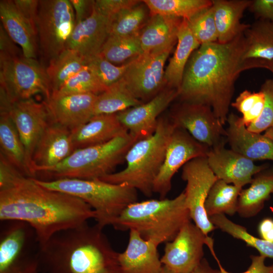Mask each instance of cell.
Segmentation results:
<instances>
[{
    "label": "cell",
    "mask_w": 273,
    "mask_h": 273,
    "mask_svg": "<svg viewBox=\"0 0 273 273\" xmlns=\"http://www.w3.org/2000/svg\"><path fill=\"white\" fill-rule=\"evenodd\" d=\"M128 62L116 66L100 54L86 59V65L89 71L107 88L122 79Z\"/></svg>",
    "instance_id": "obj_39"
},
{
    "label": "cell",
    "mask_w": 273,
    "mask_h": 273,
    "mask_svg": "<svg viewBox=\"0 0 273 273\" xmlns=\"http://www.w3.org/2000/svg\"><path fill=\"white\" fill-rule=\"evenodd\" d=\"M214 18L217 32V41L226 43L244 33L249 24L241 23L245 10L251 0H213Z\"/></svg>",
    "instance_id": "obj_28"
},
{
    "label": "cell",
    "mask_w": 273,
    "mask_h": 273,
    "mask_svg": "<svg viewBox=\"0 0 273 273\" xmlns=\"http://www.w3.org/2000/svg\"><path fill=\"white\" fill-rule=\"evenodd\" d=\"M1 110L12 119L23 144L29 176L34 178L32 158L36 145L43 130L51 121L45 101L39 103L33 98L13 100L0 90Z\"/></svg>",
    "instance_id": "obj_11"
},
{
    "label": "cell",
    "mask_w": 273,
    "mask_h": 273,
    "mask_svg": "<svg viewBox=\"0 0 273 273\" xmlns=\"http://www.w3.org/2000/svg\"><path fill=\"white\" fill-rule=\"evenodd\" d=\"M158 246L143 239L136 231L130 230L126 248L118 254L122 273H160L163 264Z\"/></svg>",
    "instance_id": "obj_23"
},
{
    "label": "cell",
    "mask_w": 273,
    "mask_h": 273,
    "mask_svg": "<svg viewBox=\"0 0 273 273\" xmlns=\"http://www.w3.org/2000/svg\"><path fill=\"white\" fill-rule=\"evenodd\" d=\"M264 134L273 142V126L266 130Z\"/></svg>",
    "instance_id": "obj_52"
},
{
    "label": "cell",
    "mask_w": 273,
    "mask_h": 273,
    "mask_svg": "<svg viewBox=\"0 0 273 273\" xmlns=\"http://www.w3.org/2000/svg\"><path fill=\"white\" fill-rule=\"evenodd\" d=\"M177 47L164 71L167 87L179 89L187 63L200 44L193 34L188 20L183 19L177 33Z\"/></svg>",
    "instance_id": "obj_29"
},
{
    "label": "cell",
    "mask_w": 273,
    "mask_h": 273,
    "mask_svg": "<svg viewBox=\"0 0 273 273\" xmlns=\"http://www.w3.org/2000/svg\"><path fill=\"white\" fill-rule=\"evenodd\" d=\"M97 95L94 94L53 95L45 100L51 120L72 131L94 116Z\"/></svg>",
    "instance_id": "obj_20"
},
{
    "label": "cell",
    "mask_w": 273,
    "mask_h": 273,
    "mask_svg": "<svg viewBox=\"0 0 273 273\" xmlns=\"http://www.w3.org/2000/svg\"><path fill=\"white\" fill-rule=\"evenodd\" d=\"M171 51L145 52L129 61L120 81L135 98L148 102L167 87L164 67Z\"/></svg>",
    "instance_id": "obj_12"
},
{
    "label": "cell",
    "mask_w": 273,
    "mask_h": 273,
    "mask_svg": "<svg viewBox=\"0 0 273 273\" xmlns=\"http://www.w3.org/2000/svg\"><path fill=\"white\" fill-rule=\"evenodd\" d=\"M249 8L260 19L273 24V0L252 1Z\"/></svg>",
    "instance_id": "obj_47"
},
{
    "label": "cell",
    "mask_w": 273,
    "mask_h": 273,
    "mask_svg": "<svg viewBox=\"0 0 273 273\" xmlns=\"http://www.w3.org/2000/svg\"><path fill=\"white\" fill-rule=\"evenodd\" d=\"M95 217L94 210L80 199L46 189L23 174L0 188L1 221L27 223L40 245L56 233Z\"/></svg>",
    "instance_id": "obj_1"
},
{
    "label": "cell",
    "mask_w": 273,
    "mask_h": 273,
    "mask_svg": "<svg viewBox=\"0 0 273 273\" xmlns=\"http://www.w3.org/2000/svg\"><path fill=\"white\" fill-rule=\"evenodd\" d=\"M169 117L177 127L186 130L195 140L210 148L227 143L226 129L208 106L181 102Z\"/></svg>",
    "instance_id": "obj_15"
},
{
    "label": "cell",
    "mask_w": 273,
    "mask_h": 273,
    "mask_svg": "<svg viewBox=\"0 0 273 273\" xmlns=\"http://www.w3.org/2000/svg\"><path fill=\"white\" fill-rule=\"evenodd\" d=\"M270 63H271V64H273V60L271 62H269Z\"/></svg>",
    "instance_id": "obj_55"
},
{
    "label": "cell",
    "mask_w": 273,
    "mask_h": 273,
    "mask_svg": "<svg viewBox=\"0 0 273 273\" xmlns=\"http://www.w3.org/2000/svg\"><path fill=\"white\" fill-rule=\"evenodd\" d=\"M103 229L86 222L54 234L40 245L39 273H122Z\"/></svg>",
    "instance_id": "obj_3"
},
{
    "label": "cell",
    "mask_w": 273,
    "mask_h": 273,
    "mask_svg": "<svg viewBox=\"0 0 273 273\" xmlns=\"http://www.w3.org/2000/svg\"><path fill=\"white\" fill-rule=\"evenodd\" d=\"M189 273H220L219 269L213 268L205 258L200 264Z\"/></svg>",
    "instance_id": "obj_51"
},
{
    "label": "cell",
    "mask_w": 273,
    "mask_h": 273,
    "mask_svg": "<svg viewBox=\"0 0 273 273\" xmlns=\"http://www.w3.org/2000/svg\"><path fill=\"white\" fill-rule=\"evenodd\" d=\"M75 25L74 12L70 1H39L37 36L42 54L50 61L66 49Z\"/></svg>",
    "instance_id": "obj_10"
},
{
    "label": "cell",
    "mask_w": 273,
    "mask_h": 273,
    "mask_svg": "<svg viewBox=\"0 0 273 273\" xmlns=\"http://www.w3.org/2000/svg\"><path fill=\"white\" fill-rule=\"evenodd\" d=\"M135 142L128 133L102 144L76 149L62 162L41 173L51 180L99 179L113 173L125 160L126 153Z\"/></svg>",
    "instance_id": "obj_7"
},
{
    "label": "cell",
    "mask_w": 273,
    "mask_h": 273,
    "mask_svg": "<svg viewBox=\"0 0 273 273\" xmlns=\"http://www.w3.org/2000/svg\"><path fill=\"white\" fill-rule=\"evenodd\" d=\"M40 248L37 234L29 224L1 221L0 273H39Z\"/></svg>",
    "instance_id": "obj_8"
},
{
    "label": "cell",
    "mask_w": 273,
    "mask_h": 273,
    "mask_svg": "<svg viewBox=\"0 0 273 273\" xmlns=\"http://www.w3.org/2000/svg\"><path fill=\"white\" fill-rule=\"evenodd\" d=\"M0 147V154L23 174L29 177L26 165L25 151L18 132L9 114L1 110Z\"/></svg>",
    "instance_id": "obj_31"
},
{
    "label": "cell",
    "mask_w": 273,
    "mask_h": 273,
    "mask_svg": "<svg viewBox=\"0 0 273 273\" xmlns=\"http://www.w3.org/2000/svg\"><path fill=\"white\" fill-rule=\"evenodd\" d=\"M143 103L135 98L120 80L97 95L94 114H111Z\"/></svg>",
    "instance_id": "obj_34"
},
{
    "label": "cell",
    "mask_w": 273,
    "mask_h": 273,
    "mask_svg": "<svg viewBox=\"0 0 273 273\" xmlns=\"http://www.w3.org/2000/svg\"><path fill=\"white\" fill-rule=\"evenodd\" d=\"M244 35L243 61L251 63L254 68H265L273 60V24L259 19L250 25Z\"/></svg>",
    "instance_id": "obj_27"
},
{
    "label": "cell",
    "mask_w": 273,
    "mask_h": 273,
    "mask_svg": "<svg viewBox=\"0 0 273 273\" xmlns=\"http://www.w3.org/2000/svg\"><path fill=\"white\" fill-rule=\"evenodd\" d=\"M160 273H174V272L172 271L171 270H170L169 268L166 267V266L163 265L162 269Z\"/></svg>",
    "instance_id": "obj_53"
},
{
    "label": "cell",
    "mask_w": 273,
    "mask_h": 273,
    "mask_svg": "<svg viewBox=\"0 0 273 273\" xmlns=\"http://www.w3.org/2000/svg\"><path fill=\"white\" fill-rule=\"evenodd\" d=\"M14 3L22 16L36 31V22L39 1L14 0Z\"/></svg>",
    "instance_id": "obj_46"
},
{
    "label": "cell",
    "mask_w": 273,
    "mask_h": 273,
    "mask_svg": "<svg viewBox=\"0 0 273 273\" xmlns=\"http://www.w3.org/2000/svg\"><path fill=\"white\" fill-rule=\"evenodd\" d=\"M107 89L86 66L67 81L51 96L87 93L98 95Z\"/></svg>",
    "instance_id": "obj_41"
},
{
    "label": "cell",
    "mask_w": 273,
    "mask_h": 273,
    "mask_svg": "<svg viewBox=\"0 0 273 273\" xmlns=\"http://www.w3.org/2000/svg\"><path fill=\"white\" fill-rule=\"evenodd\" d=\"M258 232L260 238L273 242V219L270 217L263 218L258 224Z\"/></svg>",
    "instance_id": "obj_50"
},
{
    "label": "cell",
    "mask_w": 273,
    "mask_h": 273,
    "mask_svg": "<svg viewBox=\"0 0 273 273\" xmlns=\"http://www.w3.org/2000/svg\"><path fill=\"white\" fill-rule=\"evenodd\" d=\"M183 19L152 15L140 33L143 53L172 50L177 40V33Z\"/></svg>",
    "instance_id": "obj_26"
},
{
    "label": "cell",
    "mask_w": 273,
    "mask_h": 273,
    "mask_svg": "<svg viewBox=\"0 0 273 273\" xmlns=\"http://www.w3.org/2000/svg\"><path fill=\"white\" fill-rule=\"evenodd\" d=\"M152 15H161L189 20L212 5L210 0H144Z\"/></svg>",
    "instance_id": "obj_35"
},
{
    "label": "cell",
    "mask_w": 273,
    "mask_h": 273,
    "mask_svg": "<svg viewBox=\"0 0 273 273\" xmlns=\"http://www.w3.org/2000/svg\"><path fill=\"white\" fill-rule=\"evenodd\" d=\"M264 103L265 95L262 90L255 92L246 89L241 92L231 105L242 114V120L248 127L260 116Z\"/></svg>",
    "instance_id": "obj_40"
},
{
    "label": "cell",
    "mask_w": 273,
    "mask_h": 273,
    "mask_svg": "<svg viewBox=\"0 0 273 273\" xmlns=\"http://www.w3.org/2000/svg\"><path fill=\"white\" fill-rule=\"evenodd\" d=\"M245 37L203 44L191 55L179 89L181 102L210 107L222 125L226 123L235 81L243 71L253 68L243 60Z\"/></svg>",
    "instance_id": "obj_2"
},
{
    "label": "cell",
    "mask_w": 273,
    "mask_h": 273,
    "mask_svg": "<svg viewBox=\"0 0 273 273\" xmlns=\"http://www.w3.org/2000/svg\"><path fill=\"white\" fill-rule=\"evenodd\" d=\"M214 243L208 245L213 257L216 259L218 265L220 273H232L226 270L220 264L215 255L213 248ZM251 264L247 270L241 273H273V264L266 265L265 264V257L260 255H251Z\"/></svg>",
    "instance_id": "obj_45"
},
{
    "label": "cell",
    "mask_w": 273,
    "mask_h": 273,
    "mask_svg": "<svg viewBox=\"0 0 273 273\" xmlns=\"http://www.w3.org/2000/svg\"><path fill=\"white\" fill-rule=\"evenodd\" d=\"M181 176L187 183L184 192L190 218L208 236L216 228L206 214L205 203L218 178L210 168L206 157L196 158L185 164L182 167Z\"/></svg>",
    "instance_id": "obj_13"
},
{
    "label": "cell",
    "mask_w": 273,
    "mask_h": 273,
    "mask_svg": "<svg viewBox=\"0 0 273 273\" xmlns=\"http://www.w3.org/2000/svg\"><path fill=\"white\" fill-rule=\"evenodd\" d=\"M0 89L13 100L42 94L47 101L52 95L46 69L35 59L23 55L0 54Z\"/></svg>",
    "instance_id": "obj_9"
},
{
    "label": "cell",
    "mask_w": 273,
    "mask_h": 273,
    "mask_svg": "<svg viewBox=\"0 0 273 273\" xmlns=\"http://www.w3.org/2000/svg\"><path fill=\"white\" fill-rule=\"evenodd\" d=\"M224 146L210 148L206 157L210 168L218 179L243 188L251 184L256 174L268 167L266 164L256 165Z\"/></svg>",
    "instance_id": "obj_19"
},
{
    "label": "cell",
    "mask_w": 273,
    "mask_h": 273,
    "mask_svg": "<svg viewBox=\"0 0 273 273\" xmlns=\"http://www.w3.org/2000/svg\"><path fill=\"white\" fill-rule=\"evenodd\" d=\"M187 20L193 34L200 45L217 41V32L212 5Z\"/></svg>",
    "instance_id": "obj_42"
},
{
    "label": "cell",
    "mask_w": 273,
    "mask_h": 273,
    "mask_svg": "<svg viewBox=\"0 0 273 273\" xmlns=\"http://www.w3.org/2000/svg\"><path fill=\"white\" fill-rule=\"evenodd\" d=\"M177 126L170 117H159L155 132L136 141L126 154V167L99 179L113 184L125 183L151 197L163 162L169 139Z\"/></svg>",
    "instance_id": "obj_5"
},
{
    "label": "cell",
    "mask_w": 273,
    "mask_h": 273,
    "mask_svg": "<svg viewBox=\"0 0 273 273\" xmlns=\"http://www.w3.org/2000/svg\"><path fill=\"white\" fill-rule=\"evenodd\" d=\"M178 95V89L166 87L149 101L118 112L117 117L136 142L155 132L159 115Z\"/></svg>",
    "instance_id": "obj_17"
},
{
    "label": "cell",
    "mask_w": 273,
    "mask_h": 273,
    "mask_svg": "<svg viewBox=\"0 0 273 273\" xmlns=\"http://www.w3.org/2000/svg\"><path fill=\"white\" fill-rule=\"evenodd\" d=\"M86 66L85 58L77 51L67 48L50 60L46 72L52 94Z\"/></svg>",
    "instance_id": "obj_32"
},
{
    "label": "cell",
    "mask_w": 273,
    "mask_h": 273,
    "mask_svg": "<svg viewBox=\"0 0 273 273\" xmlns=\"http://www.w3.org/2000/svg\"><path fill=\"white\" fill-rule=\"evenodd\" d=\"M242 189L217 179L212 186L205 203L208 216L234 215L237 212L238 199Z\"/></svg>",
    "instance_id": "obj_33"
},
{
    "label": "cell",
    "mask_w": 273,
    "mask_h": 273,
    "mask_svg": "<svg viewBox=\"0 0 273 273\" xmlns=\"http://www.w3.org/2000/svg\"><path fill=\"white\" fill-rule=\"evenodd\" d=\"M75 150L71 131L51 120L40 135L33 152L31 165L34 178L37 173L62 162Z\"/></svg>",
    "instance_id": "obj_18"
},
{
    "label": "cell",
    "mask_w": 273,
    "mask_h": 273,
    "mask_svg": "<svg viewBox=\"0 0 273 273\" xmlns=\"http://www.w3.org/2000/svg\"><path fill=\"white\" fill-rule=\"evenodd\" d=\"M0 52L6 55H18L19 51L14 41L11 38L3 26L0 28Z\"/></svg>",
    "instance_id": "obj_49"
},
{
    "label": "cell",
    "mask_w": 273,
    "mask_h": 273,
    "mask_svg": "<svg viewBox=\"0 0 273 273\" xmlns=\"http://www.w3.org/2000/svg\"><path fill=\"white\" fill-rule=\"evenodd\" d=\"M142 1L137 0H97L94 8L101 14L111 18L121 11L134 7Z\"/></svg>",
    "instance_id": "obj_44"
},
{
    "label": "cell",
    "mask_w": 273,
    "mask_h": 273,
    "mask_svg": "<svg viewBox=\"0 0 273 273\" xmlns=\"http://www.w3.org/2000/svg\"><path fill=\"white\" fill-rule=\"evenodd\" d=\"M226 123V142L233 151L254 161H273V142L264 134L248 130L241 117L229 114Z\"/></svg>",
    "instance_id": "obj_21"
},
{
    "label": "cell",
    "mask_w": 273,
    "mask_h": 273,
    "mask_svg": "<svg viewBox=\"0 0 273 273\" xmlns=\"http://www.w3.org/2000/svg\"><path fill=\"white\" fill-rule=\"evenodd\" d=\"M207 237L194 223L187 222L173 240L165 243L161 263L174 273L190 272L203 259Z\"/></svg>",
    "instance_id": "obj_16"
},
{
    "label": "cell",
    "mask_w": 273,
    "mask_h": 273,
    "mask_svg": "<svg viewBox=\"0 0 273 273\" xmlns=\"http://www.w3.org/2000/svg\"><path fill=\"white\" fill-rule=\"evenodd\" d=\"M128 133L117 114H100L71 131V136L76 150L102 144Z\"/></svg>",
    "instance_id": "obj_24"
},
{
    "label": "cell",
    "mask_w": 273,
    "mask_h": 273,
    "mask_svg": "<svg viewBox=\"0 0 273 273\" xmlns=\"http://www.w3.org/2000/svg\"><path fill=\"white\" fill-rule=\"evenodd\" d=\"M261 90L265 95V103L260 116L247 127L252 132L260 133L273 126V78L265 80Z\"/></svg>",
    "instance_id": "obj_43"
},
{
    "label": "cell",
    "mask_w": 273,
    "mask_h": 273,
    "mask_svg": "<svg viewBox=\"0 0 273 273\" xmlns=\"http://www.w3.org/2000/svg\"><path fill=\"white\" fill-rule=\"evenodd\" d=\"M210 150L186 130L176 127L169 139L163 162L154 180L153 193L164 199L171 190L172 178L178 170L194 158L207 157Z\"/></svg>",
    "instance_id": "obj_14"
},
{
    "label": "cell",
    "mask_w": 273,
    "mask_h": 273,
    "mask_svg": "<svg viewBox=\"0 0 273 273\" xmlns=\"http://www.w3.org/2000/svg\"><path fill=\"white\" fill-rule=\"evenodd\" d=\"M41 187L80 199L95 212V220L101 228L112 225L122 211L137 202V190L127 184H111L99 178H62L44 180L34 178Z\"/></svg>",
    "instance_id": "obj_6"
},
{
    "label": "cell",
    "mask_w": 273,
    "mask_h": 273,
    "mask_svg": "<svg viewBox=\"0 0 273 273\" xmlns=\"http://www.w3.org/2000/svg\"><path fill=\"white\" fill-rule=\"evenodd\" d=\"M184 191L172 199H151L129 205L114 220L115 230H134L157 246L170 242L191 220Z\"/></svg>",
    "instance_id": "obj_4"
},
{
    "label": "cell",
    "mask_w": 273,
    "mask_h": 273,
    "mask_svg": "<svg viewBox=\"0 0 273 273\" xmlns=\"http://www.w3.org/2000/svg\"><path fill=\"white\" fill-rule=\"evenodd\" d=\"M140 4L110 18L109 35L127 36L140 32L147 17V8Z\"/></svg>",
    "instance_id": "obj_38"
},
{
    "label": "cell",
    "mask_w": 273,
    "mask_h": 273,
    "mask_svg": "<svg viewBox=\"0 0 273 273\" xmlns=\"http://www.w3.org/2000/svg\"><path fill=\"white\" fill-rule=\"evenodd\" d=\"M109 24L110 18L94 8L87 18L75 25L66 48L77 51L86 59L100 54L109 36Z\"/></svg>",
    "instance_id": "obj_22"
},
{
    "label": "cell",
    "mask_w": 273,
    "mask_h": 273,
    "mask_svg": "<svg viewBox=\"0 0 273 273\" xmlns=\"http://www.w3.org/2000/svg\"><path fill=\"white\" fill-rule=\"evenodd\" d=\"M75 15V24L87 18L92 13L95 1L70 0Z\"/></svg>",
    "instance_id": "obj_48"
},
{
    "label": "cell",
    "mask_w": 273,
    "mask_h": 273,
    "mask_svg": "<svg viewBox=\"0 0 273 273\" xmlns=\"http://www.w3.org/2000/svg\"><path fill=\"white\" fill-rule=\"evenodd\" d=\"M140 33L127 36L109 35L100 55L114 65L129 62L143 53Z\"/></svg>",
    "instance_id": "obj_36"
},
{
    "label": "cell",
    "mask_w": 273,
    "mask_h": 273,
    "mask_svg": "<svg viewBox=\"0 0 273 273\" xmlns=\"http://www.w3.org/2000/svg\"><path fill=\"white\" fill-rule=\"evenodd\" d=\"M271 194H273V167H268L253 176L248 188L242 189L238 199L237 213L245 218L256 215Z\"/></svg>",
    "instance_id": "obj_30"
},
{
    "label": "cell",
    "mask_w": 273,
    "mask_h": 273,
    "mask_svg": "<svg viewBox=\"0 0 273 273\" xmlns=\"http://www.w3.org/2000/svg\"><path fill=\"white\" fill-rule=\"evenodd\" d=\"M209 219L216 228L243 241L248 246L256 249L259 255L273 259V242L253 236L245 227L234 222L224 214L213 215L209 217Z\"/></svg>",
    "instance_id": "obj_37"
},
{
    "label": "cell",
    "mask_w": 273,
    "mask_h": 273,
    "mask_svg": "<svg viewBox=\"0 0 273 273\" xmlns=\"http://www.w3.org/2000/svg\"><path fill=\"white\" fill-rule=\"evenodd\" d=\"M0 17L3 27L14 42L21 47L22 55L27 58L35 59L36 31L19 11L14 1H1Z\"/></svg>",
    "instance_id": "obj_25"
},
{
    "label": "cell",
    "mask_w": 273,
    "mask_h": 273,
    "mask_svg": "<svg viewBox=\"0 0 273 273\" xmlns=\"http://www.w3.org/2000/svg\"><path fill=\"white\" fill-rule=\"evenodd\" d=\"M265 68L269 70L273 74V64H271V63L268 62Z\"/></svg>",
    "instance_id": "obj_54"
}]
</instances>
